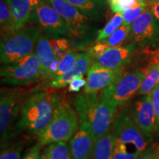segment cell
<instances>
[{
	"label": "cell",
	"mask_w": 159,
	"mask_h": 159,
	"mask_svg": "<svg viewBox=\"0 0 159 159\" xmlns=\"http://www.w3.org/2000/svg\"><path fill=\"white\" fill-rule=\"evenodd\" d=\"M116 142V136L113 132H108L96 140L91 159H112Z\"/></svg>",
	"instance_id": "obj_20"
},
{
	"label": "cell",
	"mask_w": 159,
	"mask_h": 159,
	"mask_svg": "<svg viewBox=\"0 0 159 159\" xmlns=\"http://www.w3.org/2000/svg\"><path fill=\"white\" fill-rule=\"evenodd\" d=\"M22 150V144H16L7 148L2 149L0 159H21V152Z\"/></svg>",
	"instance_id": "obj_30"
},
{
	"label": "cell",
	"mask_w": 159,
	"mask_h": 159,
	"mask_svg": "<svg viewBox=\"0 0 159 159\" xmlns=\"http://www.w3.org/2000/svg\"><path fill=\"white\" fill-rule=\"evenodd\" d=\"M30 21L36 23L46 34L52 38L71 35L65 20L51 5L43 1L37 6Z\"/></svg>",
	"instance_id": "obj_9"
},
{
	"label": "cell",
	"mask_w": 159,
	"mask_h": 159,
	"mask_svg": "<svg viewBox=\"0 0 159 159\" xmlns=\"http://www.w3.org/2000/svg\"><path fill=\"white\" fill-rule=\"evenodd\" d=\"M156 115V128L159 129V83H158L150 93Z\"/></svg>",
	"instance_id": "obj_32"
},
{
	"label": "cell",
	"mask_w": 159,
	"mask_h": 159,
	"mask_svg": "<svg viewBox=\"0 0 159 159\" xmlns=\"http://www.w3.org/2000/svg\"><path fill=\"white\" fill-rule=\"evenodd\" d=\"M108 2H110V1H111V0H108Z\"/></svg>",
	"instance_id": "obj_42"
},
{
	"label": "cell",
	"mask_w": 159,
	"mask_h": 159,
	"mask_svg": "<svg viewBox=\"0 0 159 159\" xmlns=\"http://www.w3.org/2000/svg\"><path fill=\"white\" fill-rule=\"evenodd\" d=\"M144 77L142 71H122L112 84L102 91V99L114 107L127 102L140 88Z\"/></svg>",
	"instance_id": "obj_7"
},
{
	"label": "cell",
	"mask_w": 159,
	"mask_h": 159,
	"mask_svg": "<svg viewBox=\"0 0 159 159\" xmlns=\"http://www.w3.org/2000/svg\"><path fill=\"white\" fill-rule=\"evenodd\" d=\"M81 13L93 20L102 19L108 6V0H66Z\"/></svg>",
	"instance_id": "obj_18"
},
{
	"label": "cell",
	"mask_w": 159,
	"mask_h": 159,
	"mask_svg": "<svg viewBox=\"0 0 159 159\" xmlns=\"http://www.w3.org/2000/svg\"><path fill=\"white\" fill-rule=\"evenodd\" d=\"M41 145L38 142L34 147L30 150L22 159H43L42 155L41 154Z\"/></svg>",
	"instance_id": "obj_36"
},
{
	"label": "cell",
	"mask_w": 159,
	"mask_h": 159,
	"mask_svg": "<svg viewBox=\"0 0 159 159\" xmlns=\"http://www.w3.org/2000/svg\"><path fill=\"white\" fill-rule=\"evenodd\" d=\"M73 105L78 116L79 125L86 127L95 141L108 132L116 119V107L105 102L97 93L83 92L77 95Z\"/></svg>",
	"instance_id": "obj_1"
},
{
	"label": "cell",
	"mask_w": 159,
	"mask_h": 159,
	"mask_svg": "<svg viewBox=\"0 0 159 159\" xmlns=\"http://www.w3.org/2000/svg\"><path fill=\"white\" fill-rule=\"evenodd\" d=\"M133 120L146 134L152 136L156 128V115L150 94L136 101L132 112Z\"/></svg>",
	"instance_id": "obj_13"
},
{
	"label": "cell",
	"mask_w": 159,
	"mask_h": 159,
	"mask_svg": "<svg viewBox=\"0 0 159 159\" xmlns=\"http://www.w3.org/2000/svg\"><path fill=\"white\" fill-rule=\"evenodd\" d=\"M91 58L89 52L80 53L77 61L70 71L62 76L53 79L49 82V86L53 89H61L69 84L72 80L77 77H83L91 67Z\"/></svg>",
	"instance_id": "obj_17"
},
{
	"label": "cell",
	"mask_w": 159,
	"mask_h": 159,
	"mask_svg": "<svg viewBox=\"0 0 159 159\" xmlns=\"http://www.w3.org/2000/svg\"><path fill=\"white\" fill-rule=\"evenodd\" d=\"M156 159H159V154H158V156H157V158H156Z\"/></svg>",
	"instance_id": "obj_41"
},
{
	"label": "cell",
	"mask_w": 159,
	"mask_h": 159,
	"mask_svg": "<svg viewBox=\"0 0 159 159\" xmlns=\"http://www.w3.org/2000/svg\"><path fill=\"white\" fill-rule=\"evenodd\" d=\"M130 34L136 43L145 45L158 37L159 21L149 5L142 15L130 25Z\"/></svg>",
	"instance_id": "obj_11"
},
{
	"label": "cell",
	"mask_w": 159,
	"mask_h": 159,
	"mask_svg": "<svg viewBox=\"0 0 159 159\" xmlns=\"http://www.w3.org/2000/svg\"><path fill=\"white\" fill-rule=\"evenodd\" d=\"M85 84H86V80L83 78V77H77L69 83L68 91L70 92H77L82 87L85 86Z\"/></svg>",
	"instance_id": "obj_34"
},
{
	"label": "cell",
	"mask_w": 159,
	"mask_h": 159,
	"mask_svg": "<svg viewBox=\"0 0 159 159\" xmlns=\"http://www.w3.org/2000/svg\"><path fill=\"white\" fill-rule=\"evenodd\" d=\"M79 54L75 51H69L63 56L61 60L58 69L55 73L54 78L62 76V75L66 74L69 71L72 69L73 67L76 63L77 57Z\"/></svg>",
	"instance_id": "obj_27"
},
{
	"label": "cell",
	"mask_w": 159,
	"mask_h": 159,
	"mask_svg": "<svg viewBox=\"0 0 159 159\" xmlns=\"http://www.w3.org/2000/svg\"><path fill=\"white\" fill-rule=\"evenodd\" d=\"M153 1H154V3H155V2H159V0H153Z\"/></svg>",
	"instance_id": "obj_40"
},
{
	"label": "cell",
	"mask_w": 159,
	"mask_h": 159,
	"mask_svg": "<svg viewBox=\"0 0 159 159\" xmlns=\"http://www.w3.org/2000/svg\"><path fill=\"white\" fill-rule=\"evenodd\" d=\"M136 0H111L108 2L111 9L114 13H123L134 5Z\"/></svg>",
	"instance_id": "obj_31"
},
{
	"label": "cell",
	"mask_w": 159,
	"mask_h": 159,
	"mask_svg": "<svg viewBox=\"0 0 159 159\" xmlns=\"http://www.w3.org/2000/svg\"><path fill=\"white\" fill-rule=\"evenodd\" d=\"M151 9H152V11L155 16L159 21V2H157L152 4L151 5Z\"/></svg>",
	"instance_id": "obj_38"
},
{
	"label": "cell",
	"mask_w": 159,
	"mask_h": 159,
	"mask_svg": "<svg viewBox=\"0 0 159 159\" xmlns=\"http://www.w3.org/2000/svg\"><path fill=\"white\" fill-rule=\"evenodd\" d=\"M159 154V145L155 144L147 149L137 159H156Z\"/></svg>",
	"instance_id": "obj_35"
},
{
	"label": "cell",
	"mask_w": 159,
	"mask_h": 159,
	"mask_svg": "<svg viewBox=\"0 0 159 159\" xmlns=\"http://www.w3.org/2000/svg\"><path fill=\"white\" fill-rule=\"evenodd\" d=\"M43 159H74L70 144L67 142H57L49 144L45 149Z\"/></svg>",
	"instance_id": "obj_22"
},
{
	"label": "cell",
	"mask_w": 159,
	"mask_h": 159,
	"mask_svg": "<svg viewBox=\"0 0 159 159\" xmlns=\"http://www.w3.org/2000/svg\"><path fill=\"white\" fill-rule=\"evenodd\" d=\"M144 2H146L148 5H152V4H154L153 0H143Z\"/></svg>",
	"instance_id": "obj_39"
},
{
	"label": "cell",
	"mask_w": 159,
	"mask_h": 159,
	"mask_svg": "<svg viewBox=\"0 0 159 159\" xmlns=\"http://www.w3.org/2000/svg\"><path fill=\"white\" fill-rule=\"evenodd\" d=\"M144 77L139 88L138 93L140 95L149 94L154 87L159 83V64L150 63L142 70Z\"/></svg>",
	"instance_id": "obj_21"
},
{
	"label": "cell",
	"mask_w": 159,
	"mask_h": 159,
	"mask_svg": "<svg viewBox=\"0 0 159 159\" xmlns=\"http://www.w3.org/2000/svg\"><path fill=\"white\" fill-rule=\"evenodd\" d=\"M78 116L75 108L65 98L61 97L51 122L40 134L41 145L57 142H68L78 130Z\"/></svg>",
	"instance_id": "obj_3"
},
{
	"label": "cell",
	"mask_w": 159,
	"mask_h": 159,
	"mask_svg": "<svg viewBox=\"0 0 159 159\" xmlns=\"http://www.w3.org/2000/svg\"><path fill=\"white\" fill-rule=\"evenodd\" d=\"M49 4L65 20L71 35L80 37L86 33L90 19L66 0H43Z\"/></svg>",
	"instance_id": "obj_10"
},
{
	"label": "cell",
	"mask_w": 159,
	"mask_h": 159,
	"mask_svg": "<svg viewBox=\"0 0 159 159\" xmlns=\"http://www.w3.org/2000/svg\"><path fill=\"white\" fill-rule=\"evenodd\" d=\"M110 48L108 44L103 42V41H97V43L95 44L94 47H92L89 50V53L90 55V57L91 59L96 60L100 57L103 53L105 52L107 49Z\"/></svg>",
	"instance_id": "obj_33"
},
{
	"label": "cell",
	"mask_w": 159,
	"mask_h": 159,
	"mask_svg": "<svg viewBox=\"0 0 159 159\" xmlns=\"http://www.w3.org/2000/svg\"><path fill=\"white\" fill-rule=\"evenodd\" d=\"M41 37V30L35 25H25L1 36V63H13L33 52Z\"/></svg>",
	"instance_id": "obj_4"
},
{
	"label": "cell",
	"mask_w": 159,
	"mask_h": 159,
	"mask_svg": "<svg viewBox=\"0 0 159 159\" xmlns=\"http://www.w3.org/2000/svg\"><path fill=\"white\" fill-rule=\"evenodd\" d=\"M113 133L116 139L125 144L134 145L142 153L148 148L152 136L142 130L128 115L119 114L113 123Z\"/></svg>",
	"instance_id": "obj_8"
},
{
	"label": "cell",
	"mask_w": 159,
	"mask_h": 159,
	"mask_svg": "<svg viewBox=\"0 0 159 159\" xmlns=\"http://www.w3.org/2000/svg\"><path fill=\"white\" fill-rule=\"evenodd\" d=\"M122 71L123 69H111L94 63L87 71L86 84L83 92L93 94L103 91L112 84Z\"/></svg>",
	"instance_id": "obj_12"
},
{
	"label": "cell",
	"mask_w": 159,
	"mask_h": 159,
	"mask_svg": "<svg viewBox=\"0 0 159 159\" xmlns=\"http://www.w3.org/2000/svg\"><path fill=\"white\" fill-rule=\"evenodd\" d=\"M148 5L143 0H136L134 5L130 8L123 12V25L130 26L138 18L142 15Z\"/></svg>",
	"instance_id": "obj_23"
},
{
	"label": "cell",
	"mask_w": 159,
	"mask_h": 159,
	"mask_svg": "<svg viewBox=\"0 0 159 159\" xmlns=\"http://www.w3.org/2000/svg\"><path fill=\"white\" fill-rule=\"evenodd\" d=\"M61 97L48 90L28 93L21 106L17 130L39 135L51 122Z\"/></svg>",
	"instance_id": "obj_2"
},
{
	"label": "cell",
	"mask_w": 159,
	"mask_h": 159,
	"mask_svg": "<svg viewBox=\"0 0 159 159\" xmlns=\"http://www.w3.org/2000/svg\"><path fill=\"white\" fill-rule=\"evenodd\" d=\"M28 93L25 89L2 88L0 96V133L1 148H5L7 142L17 131L15 123L21 114V106Z\"/></svg>",
	"instance_id": "obj_5"
},
{
	"label": "cell",
	"mask_w": 159,
	"mask_h": 159,
	"mask_svg": "<svg viewBox=\"0 0 159 159\" xmlns=\"http://www.w3.org/2000/svg\"><path fill=\"white\" fill-rule=\"evenodd\" d=\"M123 25V16L122 13H116L111 18L110 21L102 29L99 30L97 33V41H102L108 38L119 27Z\"/></svg>",
	"instance_id": "obj_25"
},
{
	"label": "cell",
	"mask_w": 159,
	"mask_h": 159,
	"mask_svg": "<svg viewBox=\"0 0 159 159\" xmlns=\"http://www.w3.org/2000/svg\"><path fill=\"white\" fill-rule=\"evenodd\" d=\"M148 54L150 55V63H158L159 64V48L148 52Z\"/></svg>",
	"instance_id": "obj_37"
},
{
	"label": "cell",
	"mask_w": 159,
	"mask_h": 159,
	"mask_svg": "<svg viewBox=\"0 0 159 159\" xmlns=\"http://www.w3.org/2000/svg\"><path fill=\"white\" fill-rule=\"evenodd\" d=\"M50 43L57 58L61 59L68 52H69V42L66 39L53 38L50 39Z\"/></svg>",
	"instance_id": "obj_29"
},
{
	"label": "cell",
	"mask_w": 159,
	"mask_h": 159,
	"mask_svg": "<svg viewBox=\"0 0 159 159\" xmlns=\"http://www.w3.org/2000/svg\"><path fill=\"white\" fill-rule=\"evenodd\" d=\"M35 54L40 61L42 77H46L48 75L51 65L57 58L52 47L50 40L46 36L41 35L35 47Z\"/></svg>",
	"instance_id": "obj_19"
},
{
	"label": "cell",
	"mask_w": 159,
	"mask_h": 159,
	"mask_svg": "<svg viewBox=\"0 0 159 159\" xmlns=\"http://www.w3.org/2000/svg\"><path fill=\"white\" fill-rule=\"evenodd\" d=\"M0 24H1V36L7 35L13 31V20L11 9L7 0L0 1Z\"/></svg>",
	"instance_id": "obj_24"
},
{
	"label": "cell",
	"mask_w": 159,
	"mask_h": 159,
	"mask_svg": "<svg viewBox=\"0 0 159 159\" xmlns=\"http://www.w3.org/2000/svg\"><path fill=\"white\" fill-rule=\"evenodd\" d=\"M41 0H7L11 9L13 30L20 29L30 21Z\"/></svg>",
	"instance_id": "obj_16"
},
{
	"label": "cell",
	"mask_w": 159,
	"mask_h": 159,
	"mask_svg": "<svg viewBox=\"0 0 159 159\" xmlns=\"http://www.w3.org/2000/svg\"><path fill=\"white\" fill-rule=\"evenodd\" d=\"M2 84L18 87L34 83L42 77L41 64L35 52L13 63L5 64L0 71Z\"/></svg>",
	"instance_id": "obj_6"
},
{
	"label": "cell",
	"mask_w": 159,
	"mask_h": 159,
	"mask_svg": "<svg viewBox=\"0 0 159 159\" xmlns=\"http://www.w3.org/2000/svg\"><path fill=\"white\" fill-rule=\"evenodd\" d=\"M130 33V26L122 25L119 27L116 31L111 34L107 39L102 40V41L108 44L110 48L111 47H120L121 44L124 42L126 38Z\"/></svg>",
	"instance_id": "obj_26"
},
{
	"label": "cell",
	"mask_w": 159,
	"mask_h": 159,
	"mask_svg": "<svg viewBox=\"0 0 159 159\" xmlns=\"http://www.w3.org/2000/svg\"><path fill=\"white\" fill-rule=\"evenodd\" d=\"M136 49L134 43L125 47H111L107 49L94 63L101 66L111 69H121L127 64Z\"/></svg>",
	"instance_id": "obj_14"
},
{
	"label": "cell",
	"mask_w": 159,
	"mask_h": 159,
	"mask_svg": "<svg viewBox=\"0 0 159 159\" xmlns=\"http://www.w3.org/2000/svg\"><path fill=\"white\" fill-rule=\"evenodd\" d=\"M96 141L86 127L79 125V129L70 141V148L74 159H91Z\"/></svg>",
	"instance_id": "obj_15"
},
{
	"label": "cell",
	"mask_w": 159,
	"mask_h": 159,
	"mask_svg": "<svg viewBox=\"0 0 159 159\" xmlns=\"http://www.w3.org/2000/svg\"><path fill=\"white\" fill-rule=\"evenodd\" d=\"M142 154L139 151L130 152L127 150L126 144L116 138L112 159H137Z\"/></svg>",
	"instance_id": "obj_28"
},
{
	"label": "cell",
	"mask_w": 159,
	"mask_h": 159,
	"mask_svg": "<svg viewBox=\"0 0 159 159\" xmlns=\"http://www.w3.org/2000/svg\"></svg>",
	"instance_id": "obj_43"
}]
</instances>
